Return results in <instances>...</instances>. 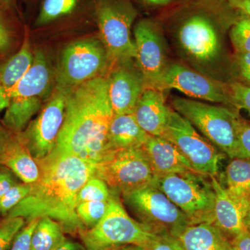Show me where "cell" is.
<instances>
[{"label":"cell","instance_id":"cell-13","mask_svg":"<svg viewBox=\"0 0 250 250\" xmlns=\"http://www.w3.org/2000/svg\"><path fill=\"white\" fill-rule=\"evenodd\" d=\"M156 89H175L190 98L229 106L225 83H218L180 64L166 66Z\"/></svg>","mask_w":250,"mask_h":250},{"label":"cell","instance_id":"cell-31","mask_svg":"<svg viewBox=\"0 0 250 250\" xmlns=\"http://www.w3.org/2000/svg\"><path fill=\"white\" fill-rule=\"evenodd\" d=\"M229 106L245 110L250 116V84L235 82L225 83Z\"/></svg>","mask_w":250,"mask_h":250},{"label":"cell","instance_id":"cell-8","mask_svg":"<svg viewBox=\"0 0 250 250\" xmlns=\"http://www.w3.org/2000/svg\"><path fill=\"white\" fill-rule=\"evenodd\" d=\"M94 177L122 193L150 185L155 174L143 148L114 149L95 166Z\"/></svg>","mask_w":250,"mask_h":250},{"label":"cell","instance_id":"cell-11","mask_svg":"<svg viewBox=\"0 0 250 250\" xmlns=\"http://www.w3.org/2000/svg\"><path fill=\"white\" fill-rule=\"evenodd\" d=\"M70 92L56 88L55 93L39 116L19 136L36 161L49 155L55 147L63 124L67 96Z\"/></svg>","mask_w":250,"mask_h":250},{"label":"cell","instance_id":"cell-24","mask_svg":"<svg viewBox=\"0 0 250 250\" xmlns=\"http://www.w3.org/2000/svg\"><path fill=\"white\" fill-rule=\"evenodd\" d=\"M96 0H41L34 24L42 28L75 17L82 11L95 12Z\"/></svg>","mask_w":250,"mask_h":250},{"label":"cell","instance_id":"cell-9","mask_svg":"<svg viewBox=\"0 0 250 250\" xmlns=\"http://www.w3.org/2000/svg\"><path fill=\"white\" fill-rule=\"evenodd\" d=\"M108 62L103 42L93 39L72 42L62 52L56 75V88L71 91L101 77Z\"/></svg>","mask_w":250,"mask_h":250},{"label":"cell","instance_id":"cell-49","mask_svg":"<svg viewBox=\"0 0 250 250\" xmlns=\"http://www.w3.org/2000/svg\"><path fill=\"white\" fill-rule=\"evenodd\" d=\"M0 215H1V208H0Z\"/></svg>","mask_w":250,"mask_h":250},{"label":"cell","instance_id":"cell-45","mask_svg":"<svg viewBox=\"0 0 250 250\" xmlns=\"http://www.w3.org/2000/svg\"><path fill=\"white\" fill-rule=\"evenodd\" d=\"M146 2L148 3L149 4L153 5H161L166 4L170 0H143Z\"/></svg>","mask_w":250,"mask_h":250},{"label":"cell","instance_id":"cell-43","mask_svg":"<svg viewBox=\"0 0 250 250\" xmlns=\"http://www.w3.org/2000/svg\"><path fill=\"white\" fill-rule=\"evenodd\" d=\"M244 226L247 231L250 233V198L245 212Z\"/></svg>","mask_w":250,"mask_h":250},{"label":"cell","instance_id":"cell-19","mask_svg":"<svg viewBox=\"0 0 250 250\" xmlns=\"http://www.w3.org/2000/svg\"><path fill=\"white\" fill-rule=\"evenodd\" d=\"M53 75L45 56L41 51L36 50L32 64L14 88L11 100L16 98L42 99L50 90Z\"/></svg>","mask_w":250,"mask_h":250},{"label":"cell","instance_id":"cell-34","mask_svg":"<svg viewBox=\"0 0 250 250\" xmlns=\"http://www.w3.org/2000/svg\"><path fill=\"white\" fill-rule=\"evenodd\" d=\"M237 153L236 158L250 160V123L239 114L236 123Z\"/></svg>","mask_w":250,"mask_h":250},{"label":"cell","instance_id":"cell-47","mask_svg":"<svg viewBox=\"0 0 250 250\" xmlns=\"http://www.w3.org/2000/svg\"><path fill=\"white\" fill-rule=\"evenodd\" d=\"M229 250H238V248H236V247L233 246L232 244H231V248H230V249Z\"/></svg>","mask_w":250,"mask_h":250},{"label":"cell","instance_id":"cell-14","mask_svg":"<svg viewBox=\"0 0 250 250\" xmlns=\"http://www.w3.org/2000/svg\"><path fill=\"white\" fill-rule=\"evenodd\" d=\"M106 80L114 116L134 113L140 97L146 89L142 74L134 60L116 64Z\"/></svg>","mask_w":250,"mask_h":250},{"label":"cell","instance_id":"cell-12","mask_svg":"<svg viewBox=\"0 0 250 250\" xmlns=\"http://www.w3.org/2000/svg\"><path fill=\"white\" fill-rule=\"evenodd\" d=\"M135 62L142 74L146 88H157L166 66L165 48L155 23L143 19L134 28Z\"/></svg>","mask_w":250,"mask_h":250},{"label":"cell","instance_id":"cell-27","mask_svg":"<svg viewBox=\"0 0 250 250\" xmlns=\"http://www.w3.org/2000/svg\"><path fill=\"white\" fill-rule=\"evenodd\" d=\"M62 225L48 217L39 218L31 239V250H57L66 242Z\"/></svg>","mask_w":250,"mask_h":250},{"label":"cell","instance_id":"cell-44","mask_svg":"<svg viewBox=\"0 0 250 250\" xmlns=\"http://www.w3.org/2000/svg\"><path fill=\"white\" fill-rule=\"evenodd\" d=\"M115 250H147L145 249L143 247L139 246H134V245H129V246H125L118 248Z\"/></svg>","mask_w":250,"mask_h":250},{"label":"cell","instance_id":"cell-40","mask_svg":"<svg viewBox=\"0 0 250 250\" xmlns=\"http://www.w3.org/2000/svg\"><path fill=\"white\" fill-rule=\"evenodd\" d=\"M231 244L240 250H250V233L245 229L231 240Z\"/></svg>","mask_w":250,"mask_h":250},{"label":"cell","instance_id":"cell-38","mask_svg":"<svg viewBox=\"0 0 250 250\" xmlns=\"http://www.w3.org/2000/svg\"><path fill=\"white\" fill-rule=\"evenodd\" d=\"M11 34L0 11V52L7 50L11 45Z\"/></svg>","mask_w":250,"mask_h":250},{"label":"cell","instance_id":"cell-22","mask_svg":"<svg viewBox=\"0 0 250 250\" xmlns=\"http://www.w3.org/2000/svg\"><path fill=\"white\" fill-rule=\"evenodd\" d=\"M184 250H229L231 241L213 223L191 224L177 236Z\"/></svg>","mask_w":250,"mask_h":250},{"label":"cell","instance_id":"cell-28","mask_svg":"<svg viewBox=\"0 0 250 250\" xmlns=\"http://www.w3.org/2000/svg\"><path fill=\"white\" fill-rule=\"evenodd\" d=\"M109 200L85 202L77 206V214L85 229L93 228L103 219L107 210Z\"/></svg>","mask_w":250,"mask_h":250},{"label":"cell","instance_id":"cell-2","mask_svg":"<svg viewBox=\"0 0 250 250\" xmlns=\"http://www.w3.org/2000/svg\"><path fill=\"white\" fill-rule=\"evenodd\" d=\"M113 116L106 78L97 77L79 85L67 95L54 147L95 166L112 151L108 129Z\"/></svg>","mask_w":250,"mask_h":250},{"label":"cell","instance_id":"cell-36","mask_svg":"<svg viewBox=\"0 0 250 250\" xmlns=\"http://www.w3.org/2000/svg\"><path fill=\"white\" fill-rule=\"evenodd\" d=\"M39 219L33 220L18 233L9 250H31V239Z\"/></svg>","mask_w":250,"mask_h":250},{"label":"cell","instance_id":"cell-48","mask_svg":"<svg viewBox=\"0 0 250 250\" xmlns=\"http://www.w3.org/2000/svg\"><path fill=\"white\" fill-rule=\"evenodd\" d=\"M27 1H29V2H34L35 1H39V0H27Z\"/></svg>","mask_w":250,"mask_h":250},{"label":"cell","instance_id":"cell-6","mask_svg":"<svg viewBox=\"0 0 250 250\" xmlns=\"http://www.w3.org/2000/svg\"><path fill=\"white\" fill-rule=\"evenodd\" d=\"M137 15L130 0H96V24L109 62L116 65L135 59L131 31Z\"/></svg>","mask_w":250,"mask_h":250},{"label":"cell","instance_id":"cell-42","mask_svg":"<svg viewBox=\"0 0 250 250\" xmlns=\"http://www.w3.org/2000/svg\"><path fill=\"white\" fill-rule=\"evenodd\" d=\"M57 250H85L84 246L75 242L66 241L61 248Z\"/></svg>","mask_w":250,"mask_h":250},{"label":"cell","instance_id":"cell-23","mask_svg":"<svg viewBox=\"0 0 250 250\" xmlns=\"http://www.w3.org/2000/svg\"><path fill=\"white\" fill-rule=\"evenodd\" d=\"M149 136L138 124L134 113L115 115L108 129L112 150L143 147Z\"/></svg>","mask_w":250,"mask_h":250},{"label":"cell","instance_id":"cell-1","mask_svg":"<svg viewBox=\"0 0 250 250\" xmlns=\"http://www.w3.org/2000/svg\"><path fill=\"white\" fill-rule=\"evenodd\" d=\"M40 175L30 193L6 216L21 217L26 224L48 217L58 222L65 232L85 229L77 214V197L83 185L94 177L95 166L54 147L37 161Z\"/></svg>","mask_w":250,"mask_h":250},{"label":"cell","instance_id":"cell-32","mask_svg":"<svg viewBox=\"0 0 250 250\" xmlns=\"http://www.w3.org/2000/svg\"><path fill=\"white\" fill-rule=\"evenodd\" d=\"M26 225L21 217H8L0 223V250H9L18 233Z\"/></svg>","mask_w":250,"mask_h":250},{"label":"cell","instance_id":"cell-39","mask_svg":"<svg viewBox=\"0 0 250 250\" xmlns=\"http://www.w3.org/2000/svg\"><path fill=\"white\" fill-rule=\"evenodd\" d=\"M16 184V180L12 174L6 171L0 172V199Z\"/></svg>","mask_w":250,"mask_h":250},{"label":"cell","instance_id":"cell-41","mask_svg":"<svg viewBox=\"0 0 250 250\" xmlns=\"http://www.w3.org/2000/svg\"><path fill=\"white\" fill-rule=\"evenodd\" d=\"M230 6L250 17V0H227Z\"/></svg>","mask_w":250,"mask_h":250},{"label":"cell","instance_id":"cell-15","mask_svg":"<svg viewBox=\"0 0 250 250\" xmlns=\"http://www.w3.org/2000/svg\"><path fill=\"white\" fill-rule=\"evenodd\" d=\"M179 40L186 53L197 62H213L220 52V40L216 29L207 18L194 16L182 24Z\"/></svg>","mask_w":250,"mask_h":250},{"label":"cell","instance_id":"cell-7","mask_svg":"<svg viewBox=\"0 0 250 250\" xmlns=\"http://www.w3.org/2000/svg\"><path fill=\"white\" fill-rule=\"evenodd\" d=\"M122 195L125 205L139 219L140 223L154 232H167L177 237L192 224L164 192L152 184Z\"/></svg>","mask_w":250,"mask_h":250},{"label":"cell","instance_id":"cell-35","mask_svg":"<svg viewBox=\"0 0 250 250\" xmlns=\"http://www.w3.org/2000/svg\"><path fill=\"white\" fill-rule=\"evenodd\" d=\"M147 250H184L182 242L170 233H156L155 236L145 248Z\"/></svg>","mask_w":250,"mask_h":250},{"label":"cell","instance_id":"cell-18","mask_svg":"<svg viewBox=\"0 0 250 250\" xmlns=\"http://www.w3.org/2000/svg\"><path fill=\"white\" fill-rule=\"evenodd\" d=\"M170 108L166 106L162 90L146 88L140 97L134 114L138 124L149 136H162Z\"/></svg>","mask_w":250,"mask_h":250},{"label":"cell","instance_id":"cell-17","mask_svg":"<svg viewBox=\"0 0 250 250\" xmlns=\"http://www.w3.org/2000/svg\"><path fill=\"white\" fill-rule=\"evenodd\" d=\"M215 192L213 224L229 238L233 239L246 229L244 215L246 208L230 195L218 177L210 176Z\"/></svg>","mask_w":250,"mask_h":250},{"label":"cell","instance_id":"cell-20","mask_svg":"<svg viewBox=\"0 0 250 250\" xmlns=\"http://www.w3.org/2000/svg\"><path fill=\"white\" fill-rule=\"evenodd\" d=\"M0 164L12 171L23 183H34L40 175L37 161L19 137L2 146L0 150Z\"/></svg>","mask_w":250,"mask_h":250},{"label":"cell","instance_id":"cell-37","mask_svg":"<svg viewBox=\"0 0 250 250\" xmlns=\"http://www.w3.org/2000/svg\"><path fill=\"white\" fill-rule=\"evenodd\" d=\"M234 61L240 82L250 84V53L235 52Z\"/></svg>","mask_w":250,"mask_h":250},{"label":"cell","instance_id":"cell-29","mask_svg":"<svg viewBox=\"0 0 250 250\" xmlns=\"http://www.w3.org/2000/svg\"><path fill=\"white\" fill-rule=\"evenodd\" d=\"M106 182L98 177H91L81 188L77 197V204L90 201H108L111 193Z\"/></svg>","mask_w":250,"mask_h":250},{"label":"cell","instance_id":"cell-21","mask_svg":"<svg viewBox=\"0 0 250 250\" xmlns=\"http://www.w3.org/2000/svg\"><path fill=\"white\" fill-rule=\"evenodd\" d=\"M34 60L29 40L26 39L21 49L5 63L0 70V112L6 109L11 94L29 70Z\"/></svg>","mask_w":250,"mask_h":250},{"label":"cell","instance_id":"cell-46","mask_svg":"<svg viewBox=\"0 0 250 250\" xmlns=\"http://www.w3.org/2000/svg\"><path fill=\"white\" fill-rule=\"evenodd\" d=\"M14 0H0V7L9 8L13 4Z\"/></svg>","mask_w":250,"mask_h":250},{"label":"cell","instance_id":"cell-3","mask_svg":"<svg viewBox=\"0 0 250 250\" xmlns=\"http://www.w3.org/2000/svg\"><path fill=\"white\" fill-rule=\"evenodd\" d=\"M85 250H115L134 245L146 248L156 233L129 216L119 199L111 194L106 214L93 228L79 231Z\"/></svg>","mask_w":250,"mask_h":250},{"label":"cell","instance_id":"cell-10","mask_svg":"<svg viewBox=\"0 0 250 250\" xmlns=\"http://www.w3.org/2000/svg\"><path fill=\"white\" fill-rule=\"evenodd\" d=\"M161 137L173 143L198 173L218 177L219 165L225 154L215 147L187 119L170 110Z\"/></svg>","mask_w":250,"mask_h":250},{"label":"cell","instance_id":"cell-4","mask_svg":"<svg viewBox=\"0 0 250 250\" xmlns=\"http://www.w3.org/2000/svg\"><path fill=\"white\" fill-rule=\"evenodd\" d=\"M152 185L161 190L192 224L213 223L215 192L209 176L198 172L156 177Z\"/></svg>","mask_w":250,"mask_h":250},{"label":"cell","instance_id":"cell-16","mask_svg":"<svg viewBox=\"0 0 250 250\" xmlns=\"http://www.w3.org/2000/svg\"><path fill=\"white\" fill-rule=\"evenodd\" d=\"M142 148L156 177L197 172L173 143L164 138L149 136Z\"/></svg>","mask_w":250,"mask_h":250},{"label":"cell","instance_id":"cell-26","mask_svg":"<svg viewBox=\"0 0 250 250\" xmlns=\"http://www.w3.org/2000/svg\"><path fill=\"white\" fill-rule=\"evenodd\" d=\"M42 99L16 98L11 99L6 108L3 123L9 129L20 133L30 123L31 118L40 111Z\"/></svg>","mask_w":250,"mask_h":250},{"label":"cell","instance_id":"cell-50","mask_svg":"<svg viewBox=\"0 0 250 250\" xmlns=\"http://www.w3.org/2000/svg\"><path fill=\"white\" fill-rule=\"evenodd\" d=\"M1 147H0V150H1Z\"/></svg>","mask_w":250,"mask_h":250},{"label":"cell","instance_id":"cell-5","mask_svg":"<svg viewBox=\"0 0 250 250\" xmlns=\"http://www.w3.org/2000/svg\"><path fill=\"white\" fill-rule=\"evenodd\" d=\"M172 104L174 111L190 122L219 150L231 159L236 158L238 112L179 97L173 98Z\"/></svg>","mask_w":250,"mask_h":250},{"label":"cell","instance_id":"cell-33","mask_svg":"<svg viewBox=\"0 0 250 250\" xmlns=\"http://www.w3.org/2000/svg\"><path fill=\"white\" fill-rule=\"evenodd\" d=\"M32 184H16L0 199L1 215L6 216L16 206L29 195Z\"/></svg>","mask_w":250,"mask_h":250},{"label":"cell","instance_id":"cell-25","mask_svg":"<svg viewBox=\"0 0 250 250\" xmlns=\"http://www.w3.org/2000/svg\"><path fill=\"white\" fill-rule=\"evenodd\" d=\"M225 186L233 198L247 208L250 198V160L231 159L225 170Z\"/></svg>","mask_w":250,"mask_h":250},{"label":"cell","instance_id":"cell-30","mask_svg":"<svg viewBox=\"0 0 250 250\" xmlns=\"http://www.w3.org/2000/svg\"><path fill=\"white\" fill-rule=\"evenodd\" d=\"M242 14V13H241ZM230 39L235 52L250 53V17L242 14L230 31Z\"/></svg>","mask_w":250,"mask_h":250}]
</instances>
